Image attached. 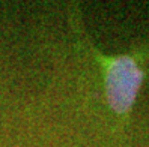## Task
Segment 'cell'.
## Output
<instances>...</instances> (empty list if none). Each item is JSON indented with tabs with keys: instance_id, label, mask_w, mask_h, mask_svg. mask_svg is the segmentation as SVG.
<instances>
[{
	"instance_id": "6da1fadb",
	"label": "cell",
	"mask_w": 149,
	"mask_h": 147,
	"mask_svg": "<svg viewBox=\"0 0 149 147\" xmlns=\"http://www.w3.org/2000/svg\"><path fill=\"white\" fill-rule=\"evenodd\" d=\"M68 15L69 24L72 30H75V42L78 44V48L87 54L101 72L102 96L109 111L122 126H127L148 75L149 44L125 54L107 56L93 45V41L86 33L80 21V14L75 6L69 8Z\"/></svg>"
}]
</instances>
